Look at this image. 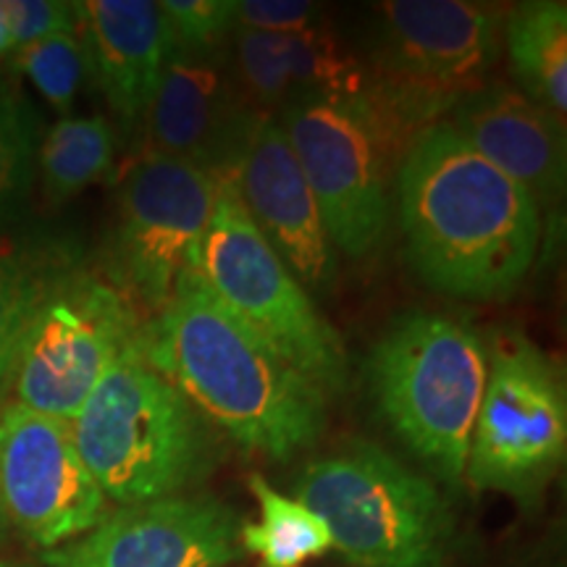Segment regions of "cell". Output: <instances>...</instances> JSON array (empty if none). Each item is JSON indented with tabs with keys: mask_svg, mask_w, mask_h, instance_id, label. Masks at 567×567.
<instances>
[{
	"mask_svg": "<svg viewBox=\"0 0 567 567\" xmlns=\"http://www.w3.org/2000/svg\"><path fill=\"white\" fill-rule=\"evenodd\" d=\"M396 210L410 266L436 292L513 295L542 243V208L450 124L417 132L396 163Z\"/></svg>",
	"mask_w": 567,
	"mask_h": 567,
	"instance_id": "cell-1",
	"label": "cell"
},
{
	"mask_svg": "<svg viewBox=\"0 0 567 567\" xmlns=\"http://www.w3.org/2000/svg\"><path fill=\"white\" fill-rule=\"evenodd\" d=\"M145 360L243 450L289 460L326 431V396L184 271L145 326Z\"/></svg>",
	"mask_w": 567,
	"mask_h": 567,
	"instance_id": "cell-2",
	"label": "cell"
},
{
	"mask_svg": "<svg viewBox=\"0 0 567 567\" xmlns=\"http://www.w3.org/2000/svg\"><path fill=\"white\" fill-rule=\"evenodd\" d=\"M69 423L90 476L122 507L182 496L216 463L213 425L147 365L145 344L105 371Z\"/></svg>",
	"mask_w": 567,
	"mask_h": 567,
	"instance_id": "cell-3",
	"label": "cell"
},
{
	"mask_svg": "<svg viewBox=\"0 0 567 567\" xmlns=\"http://www.w3.org/2000/svg\"><path fill=\"white\" fill-rule=\"evenodd\" d=\"M507 9L471 0H389L375 11L365 97L405 153L417 132L492 82Z\"/></svg>",
	"mask_w": 567,
	"mask_h": 567,
	"instance_id": "cell-4",
	"label": "cell"
},
{
	"mask_svg": "<svg viewBox=\"0 0 567 567\" xmlns=\"http://www.w3.org/2000/svg\"><path fill=\"white\" fill-rule=\"evenodd\" d=\"M363 368L389 431L439 481L460 486L488 373L478 331L452 316L408 313L379 337Z\"/></svg>",
	"mask_w": 567,
	"mask_h": 567,
	"instance_id": "cell-5",
	"label": "cell"
},
{
	"mask_svg": "<svg viewBox=\"0 0 567 567\" xmlns=\"http://www.w3.org/2000/svg\"><path fill=\"white\" fill-rule=\"evenodd\" d=\"M295 499L321 517L331 549L352 567H444L450 555L455 523L444 496L375 444L313 460Z\"/></svg>",
	"mask_w": 567,
	"mask_h": 567,
	"instance_id": "cell-6",
	"label": "cell"
},
{
	"mask_svg": "<svg viewBox=\"0 0 567 567\" xmlns=\"http://www.w3.org/2000/svg\"><path fill=\"white\" fill-rule=\"evenodd\" d=\"M187 268L323 394L344 392L350 360L342 337L252 224L231 176H218L208 226Z\"/></svg>",
	"mask_w": 567,
	"mask_h": 567,
	"instance_id": "cell-7",
	"label": "cell"
},
{
	"mask_svg": "<svg viewBox=\"0 0 567 567\" xmlns=\"http://www.w3.org/2000/svg\"><path fill=\"white\" fill-rule=\"evenodd\" d=\"M276 118L313 189L331 245L350 258H371L384 243L389 172L402 151L365 90L300 97Z\"/></svg>",
	"mask_w": 567,
	"mask_h": 567,
	"instance_id": "cell-8",
	"label": "cell"
},
{
	"mask_svg": "<svg viewBox=\"0 0 567 567\" xmlns=\"http://www.w3.org/2000/svg\"><path fill=\"white\" fill-rule=\"evenodd\" d=\"M488 373L465 478L481 492L536 505L563 467L567 450V392L563 371L542 347L517 331L486 347Z\"/></svg>",
	"mask_w": 567,
	"mask_h": 567,
	"instance_id": "cell-9",
	"label": "cell"
},
{
	"mask_svg": "<svg viewBox=\"0 0 567 567\" xmlns=\"http://www.w3.org/2000/svg\"><path fill=\"white\" fill-rule=\"evenodd\" d=\"M147 318L105 276L76 266L51 289L21 344L13 405L74 421L105 371L145 344Z\"/></svg>",
	"mask_w": 567,
	"mask_h": 567,
	"instance_id": "cell-10",
	"label": "cell"
},
{
	"mask_svg": "<svg viewBox=\"0 0 567 567\" xmlns=\"http://www.w3.org/2000/svg\"><path fill=\"white\" fill-rule=\"evenodd\" d=\"M218 176L142 153L122 176L105 243V279L151 321L172 300L208 226Z\"/></svg>",
	"mask_w": 567,
	"mask_h": 567,
	"instance_id": "cell-11",
	"label": "cell"
},
{
	"mask_svg": "<svg viewBox=\"0 0 567 567\" xmlns=\"http://www.w3.org/2000/svg\"><path fill=\"white\" fill-rule=\"evenodd\" d=\"M105 517V496L84 467L71 423L13 402L0 408V534L59 549Z\"/></svg>",
	"mask_w": 567,
	"mask_h": 567,
	"instance_id": "cell-12",
	"label": "cell"
},
{
	"mask_svg": "<svg viewBox=\"0 0 567 567\" xmlns=\"http://www.w3.org/2000/svg\"><path fill=\"white\" fill-rule=\"evenodd\" d=\"M239 515L208 496H166L105 515L45 551V567H226L243 557Z\"/></svg>",
	"mask_w": 567,
	"mask_h": 567,
	"instance_id": "cell-13",
	"label": "cell"
},
{
	"mask_svg": "<svg viewBox=\"0 0 567 567\" xmlns=\"http://www.w3.org/2000/svg\"><path fill=\"white\" fill-rule=\"evenodd\" d=\"M260 116L266 113L247 105L234 80L229 53L172 51L142 122V153L229 176Z\"/></svg>",
	"mask_w": 567,
	"mask_h": 567,
	"instance_id": "cell-14",
	"label": "cell"
},
{
	"mask_svg": "<svg viewBox=\"0 0 567 567\" xmlns=\"http://www.w3.org/2000/svg\"><path fill=\"white\" fill-rule=\"evenodd\" d=\"M229 176L252 224L297 281L316 295L329 292L339 274L337 247L279 118L260 116L255 122Z\"/></svg>",
	"mask_w": 567,
	"mask_h": 567,
	"instance_id": "cell-15",
	"label": "cell"
},
{
	"mask_svg": "<svg viewBox=\"0 0 567 567\" xmlns=\"http://www.w3.org/2000/svg\"><path fill=\"white\" fill-rule=\"evenodd\" d=\"M467 145L520 184L534 200L555 205L565 195V118L507 82H488L463 97L446 122Z\"/></svg>",
	"mask_w": 567,
	"mask_h": 567,
	"instance_id": "cell-16",
	"label": "cell"
},
{
	"mask_svg": "<svg viewBox=\"0 0 567 567\" xmlns=\"http://www.w3.org/2000/svg\"><path fill=\"white\" fill-rule=\"evenodd\" d=\"M76 6V34L90 76L116 122L132 132L158 87L172 53L166 17L155 0H87Z\"/></svg>",
	"mask_w": 567,
	"mask_h": 567,
	"instance_id": "cell-17",
	"label": "cell"
},
{
	"mask_svg": "<svg viewBox=\"0 0 567 567\" xmlns=\"http://www.w3.org/2000/svg\"><path fill=\"white\" fill-rule=\"evenodd\" d=\"M231 71L252 111L274 116L310 95H347L365 90V66L347 51L329 24L297 34L234 30Z\"/></svg>",
	"mask_w": 567,
	"mask_h": 567,
	"instance_id": "cell-18",
	"label": "cell"
},
{
	"mask_svg": "<svg viewBox=\"0 0 567 567\" xmlns=\"http://www.w3.org/2000/svg\"><path fill=\"white\" fill-rule=\"evenodd\" d=\"M82 266L74 243L48 234L0 229V402L42 300L69 271Z\"/></svg>",
	"mask_w": 567,
	"mask_h": 567,
	"instance_id": "cell-19",
	"label": "cell"
},
{
	"mask_svg": "<svg viewBox=\"0 0 567 567\" xmlns=\"http://www.w3.org/2000/svg\"><path fill=\"white\" fill-rule=\"evenodd\" d=\"M502 51L517 90L565 116L567 111V6L563 0H530L507 9Z\"/></svg>",
	"mask_w": 567,
	"mask_h": 567,
	"instance_id": "cell-20",
	"label": "cell"
},
{
	"mask_svg": "<svg viewBox=\"0 0 567 567\" xmlns=\"http://www.w3.org/2000/svg\"><path fill=\"white\" fill-rule=\"evenodd\" d=\"M116 161V132L105 116H63L38 147L45 200L61 205L101 182Z\"/></svg>",
	"mask_w": 567,
	"mask_h": 567,
	"instance_id": "cell-21",
	"label": "cell"
},
{
	"mask_svg": "<svg viewBox=\"0 0 567 567\" xmlns=\"http://www.w3.org/2000/svg\"><path fill=\"white\" fill-rule=\"evenodd\" d=\"M260 505V523L243 526V549L260 559V567H297L331 549L329 528L302 502L284 496L264 476L250 478Z\"/></svg>",
	"mask_w": 567,
	"mask_h": 567,
	"instance_id": "cell-22",
	"label": "cell"
},
{
	"mask_svg": "<svg viewBox=\"0 0 567 567\" xmlns=\"http://www.w3.org/2000/svg\"><path fill=\"white\" fill-rule=\"evenodd\" d=\"M38 174V118L9 76L0 74V229L24 216Z\"/></svg>",
	"mask_w": 567,
	"mask_h": 567,
	"instance_id": "cell-23",
	"label": "cell"
},
{
	"mask_svg": "<svg viewBox=\"0 0 567 567\" xmlns=\"http://www.w3.org/2000/svg\"><path fill=\"white\" fill-rule=\"evenodd\" d=\"M17 66L21 74L34 84V90L53 105L55 111L69 116L71 105L80 95L84 80H87V53L76 32H61L51 38L32 42L21 48Z\"/></svg>",
	"mask_w": 567,
	"mask_h": 567,
	"instance_id": "cell-24",
	"label": "cell"
},
{
	"mask_svg": "<svg viewBox=\"0 0 567 567\" xmlns=\"http://www.w3.org/2000/svg\"><path fill=\"white\" fill-rule=\"evenodd\" d=\"M237 0H163L172 51L216 55L226 53L231 34L237 30L234 17Z\"/></svg>",
	"mask_w": 567,
	"mask_h": 567,
	"instance_id": "cell-25",
	"label": "cell"
},
{
	"mask_svg": "<svg viewBox=\"0 0 567 567\" xmlns=\"http://www.w3.org/2000/svg\"><path fill=\"white\" fill-rule=\"evenodd\" d=\"M234 17L239 30L268 34H297L326 21L323 6L308 0H237Z\"/></svg>",
	"mask_w": 567,
	"mask_h": 567,
	"instance_id": "cell-26",
	"label": "cell"
},
{
	"mask_svg": "<svg viewBox=\"0 0 567 567\" xmlns=\"http://www.w3.org/2000/svg\"><path fill=\"white\" fill-rule=\"evenodd\" d=\"M17 51L61 32H76V6L63 0H6Z\"/></svg>",
	"mask_w": 567,
	"mask_h": 567,
	"instance_id": "cell-27",
	"label": "cell"
},
{
	"mask_svg": "<svg viewBox=\"0 0 567 567\" xmlns=\"http://www.w3.org/2000/svg\"><path fill=\"white\" fill-rule=\"evenodd\" d=\"M11 53H17V45H13L9 9H6V0H0V59Z\"/></svg>",
	"mask_w": 567,
	"mask_h": 567,
	"instance_id": "cell-28",
	"label": "cell"
},
{
	"mask_svg": "<svg viewBox=\"0 0 567 567\" xmlns=\"http://www.w3.org/2000/svg\"><path fill=\"white\" fill-rule=\"evenodd\" d=\"M0 567H27V565H13V563H3V559H0Z\"/></svg>",
	"mask_w": 567,
	"mask_h": 567,
	"instance_id": "cell-29",
	"label": "cell"
},
{
	"mask_svg": "<svg viewBox=\"0 0 567 567\" xmlns=\"http://www.w3.org/2000/svg\"><path fill=\"white\" fill-rule=\"evenodd\" d=\"M0 408H3V402H0Z\"/></svg>",
	"mask_w": 567,
	"mask_h": 567,
	"instance_id": "cell-30",
	"label": "cell"
}]
</instances>
